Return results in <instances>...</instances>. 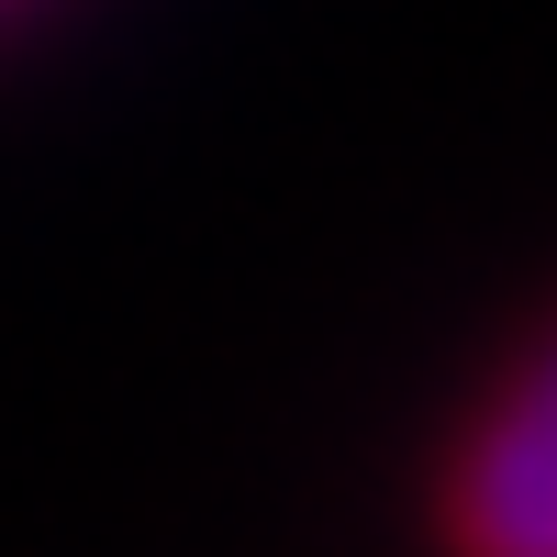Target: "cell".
Wrapping results in <instances>:
<instances>
[{"mask_svg":"<svg viewBox=\"0 0 557 557\" xmlns=\"http://www.w3.org/2000/svg\"><path fill=\"white\" fill-rule=\"evenodd\" d=\"M457 546L469 557H557V346L524 368L457 469Z\"/></svg>","mask_w":557,"mask_h":557,"instance_id":"6da1fadb","label":"cell"}]
</instances>
